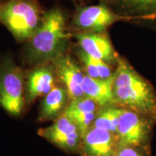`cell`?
I'll return each instance as SVG.
<instances>
[{
  "label": "cell",
  "mask_w": 156,
  "mask_h": 156,
  "mask_svg": "<svg viewBox=\"0 0 156 156\" xmlns=\"http://www.w3.org/2000/svg\"><path fill=\"white\" fill-rule=\"evenodd\" d=\"M113 93L115 104L151 119H156V93L153 87L126 60L121 57L114 71Z\"/></svg>",
  "instance_id": "cell-1"
},
{
  "label": "cell",
  "mask_w": 156,
  "mask_h": 156,
  "mask_svg": "<svg viewBox=\"0 0 156 156\" xmlns=\"http://www.w3.org/2000/svg\"><path fill=\"white\" fill-rule=\"evenodd\" d=\"M69 40L65 17L58 8L44 13L41 24L27 41L24 58L28 63L43 64L65 54Z\"/></svg>",
  "instance_id": "cell-2"
},
{
  "label": "cell",
  "mask_w": 156,
  "mask_h": 156,
  "mask_svg": "<svg viewBox=\"0 0 156 156\" xmlns=\"http://www.w3.org/2000/svg\"><path fill=\"white\" fill-rule=\"evenodd\" d=\"M44 13L34 0H10L0 5V21L17 41H27L41 24Z\"/></svg>",
  "instance_id": "cell-3"
},
{
  "label": "cell",
  "mask_w": 156,
  "mask_h": 156,
  "mask_svg": "<svg viewBox=\"0 0 156 156\" xmlns=\"http://www.w3.org/2000/svg\"><path fill=\"white\" fill-rule=\"evenodd\" d=\"M24 75L10 57L0 62V106L9 114L17 116L24 106Z\"/></svg>",
  "instance_id": "cell-4"
},
{
  "label": "cell",
  "mask_w": 156,
  "mask_h": 156,
  "mask_svg": "<svg viewBox=\"0 0 156 156\" xmlns=\"http://www.w3.org/2000/svg\"><path fill=\"white\" fill-rule=\"evenodd\" d=\"M120 21L131 23L127 17L116 14L108 6L99 3L78 7L72 25L77 33H104L111 25Z\"/></svg>",
  "instance_id": "cell-5"
},
{
  "label": "cell",
  "mask_w": 156,
  "mask_h": 156,
  "mask_svg": "<svg viewBox=\"0 0 156 156\" xmlns=\"http://www.w3.org/2000/svg\"><path fill=\"white\" fill-rule=\"evenodd\" d=\"M151 119L130 109L122 108L117 128L119 147L145 145L150 139Z\"/></svg>",
  "instance_id": "cell-6"
},
{
  "label": "cell",
  "mask_w": 156,
  "mask_h": 156,
  "mask_svg": "<svg viewBox=\"0 0 156 156\" xmlns=\"http://www.w3.org/2000/svg\"><path fill=\"white\" fill-rule=\"evenodd\" d=\"M116 14L156 30V0H98Z\"/></svg>",
  "instance_id": "cell-7"
},
{
  "label": "cell",
  "mask_w": 156,
  "mask_h": 156,
  "mask_svg": "<svg viewBox=\"0 0 156 156\" xmlns=\"http://www.w3.org/2000/svg\"><path fill=\"white\" fill-rule=\"evenodd\" d=\"M38 134L62 149L75 151L82 136L75 122L63 114L52 125L41 129Z\"/></svg>",
  "instance_id": "cell-8"
},
{
  "label": "cell",
  "mask_w": 156,
  "mask_h": 156,
  "mask_svg": "<svg viewBox=\"0 0 156 156\" xmlns=\"http://www.w3.org/2000/svg\"><path fill=\"white\" fill-rule=\"evenodd\" d=\"M80 48L93 57L113 65L117 64L120 56L116 53L107 32L77 33Z\"/></svg>",
  "instance_id": "cell-9"
},
{
  "label": "cell",
  "mask_w": 156,
  "mask_h": 156,
  "mask_svg": "<svg viewBox=\"0 0 156 156\" xmlns=\"http://www.w3.org/2000/svg\"><path fill=\"white\" fill-rule=\"evenodd\" d=\"M56 75L64 83L72 100L84 97L83 84L85 74L75 60L64 54L53 62Z\"/></svg>",
  "instance_id": "cell-10"
},
{
  "label": "cell",
  "mask_w": 156,
  "mask_h": 156,
  "mask_svg": "<svg viewBox=\"0 0 156 156\" xmlns=\"http://www.w3.org/2000/svg\"><path fill=\"white\" fill-rule=\"evenodd\" d=\"M85 156H116L119 148L116 134L92 126L82 137Z\"/></svg>",
  "instance_id": "cell-11"
},
{
  "label": "cell",
  "mask_w": 156,
  "mask_h": 156,
  "mask_svg": "<svg viewBox=\"0 0 156 156\" xmlns=\"http://www.w3.org/2000/svg\"><path fill=\"white\" fill-rule=\"evenodd\" d=\"M98 105L87 97L72 100L64 113L79 129L82 137L92 127L98 114Z\"/></svg>",
  "instance_id": "cell-12"
},
{
  "label": "cell",
  "mask_w": 156,
  "mask_h": 156,
  "mask_svg": "<svg viewBox=\"0 0 156 156\" xmlns=\"http://www.w3.org/2000/svg\"><path fill=\"white\" fill-rule=\"evenodd\" d=\"M54 73L52 67L41 64L28 74L25 99L31 103L38 97L47 95L54 88Z\"/></svg>",
  "instance_id": "cell-13"
},
{
  "label": "cell",
  "mask_w": 156,
  "mask_h": 156,
  "mask_svg": "<svg viewBox=\"0 0 156 156\" xmlns=\"http://www.w3.org/2000/svg\"><path fill=\"white\" fill-rule=\"evenodd\" d=\"M113 84L114 75L108 79H95L85 74L83 84L84 95L92 99L98 106L114 105Z\"/></svg>",
  "instance_id": "cell-14"
},
{
  "label": "cell",
  "mask_w": 156,
  "mask_h": 156,
  "mask_svg": "<svg viewBox=\"0 0 156 156\" xmlns=\"http://www.w3.org/2000/svg\"><path fill=\"white\" fill-rule=\"evenodd\" d=\"M68 95L66 88L54 87V88L45 95L41 103L40 119L42 120L53 119L59 114L65 106Z\"/></svg>",
  "instance_id": "cell-15"
},
{
  "label": "cell",
  "mask_w": 156,
  "mask_h": 156,
  "mask_svg": "<svg viewBox=\"0 0 156 156\" xmlns=\"http://www.w3.org/2000/svg\"><path fill=\"white\" fill-rule=\"evenodd\" d=\"M77 54L85 68L86 75L95 79H108L114 74L110 64L102 60L93 57L82 48L77 50Z\"/></svg>",
  "instance_id": "cell-16"
},
{
  "label": "cell",
  "mask_w": 156,
  "mask_h": 156,
  "mask_svg": "<svg viewBox=\"0 0 156 156\" xmlns=\"http://www.w3.org/2000/svg\"><path fill=\"white\" fill-rule=\"evenodd\" d=\"M122 110V108L115 107L113 105L103 107L98 112L93 126L107 130L116 135Z\"/></svg>",
  "instance_id": "cell-17"
},
{
  "label": "cell",
  "mask_w": 156,
  "mask_h": 156,
  "mask_svg": "<svg viewBox=\"0 0 156 156\" xmlns=\"http://www.w3.org/2000/svg\"><path fill=\"white\" fill-rule=\"evenodd\" d=\"M116 156H145L138 147L126 146L119 147Z\"/></svg>",
  "instance_id": "cell-18"
},
{
  "label": "cell",
  "mask_w": 156,
  "mask_h": 156,
  "mask_svg": "<svg viewBox=\"0 0 156 156\" xmlns=\"http://www.w3.org/2000/svg\"><path fill=\"white\" fill-rule=\"evenodd\" d=\"M72 1H74V2H84V1H85V0H72Z\"/></svg>",
  "instance_id": "cell-19"
},
{
  "label": "cell",
  "mask_w": 156,
  "mask_h": 156,
  "mask_svg": "<svg viewBox=\"0 0 156 156\" xmlns=\"http://www.w3.org/2000/svg\"><path fill=\"white\" fill-rule=\"evenodd\" d=\"M7 1H10V0H5V2H7Z\"/></svg>",
  "instance_id": "cell-20"
},
{
  "label": "cell",
  "mask_w": 156,
  "mask_h": 156,
  "mask_svg": "<svg viewBox=\"0 0 156 156\" xmlns=\"http://www.w3.org/2000/svg\"><path fill=\"white\" fill-rule=\"evenodd\" d=\"M0 5H1V4H0Z\"/></svg>",
  "instance_id": "cell-21"
}]
</instances>
